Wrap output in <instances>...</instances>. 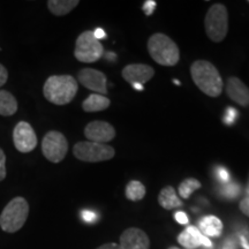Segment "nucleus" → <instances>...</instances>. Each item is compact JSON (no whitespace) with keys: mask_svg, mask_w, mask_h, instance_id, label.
Masks as SVG:
<instances>
[{"mask_svg":"<svg viewBox=\"0 0 249 249\" xmlns=\"http://www.w3.org/2000/svg\"><path fill=\"white\" fill-rule=\"evenodd\" d=\"M145 187L138 180H132L126 187V196L130 201H140L144 197Z\"/></svg>","mask_w":249,"mask_h":249,"instance_id":"412c9836","label":"nucleus"},{"mask_svg":"<svg viewBox=\"0 0 249 249\" xmlns=\"http://www.w3.org/2000/svg\"><path fill=\"white\" fill-rule=\"evenodd\" d=\"M29 214V204L26 198L18 196L8 202L0 214V227L7 233H15L22 229Z\"/></svg>","mask_w":249,"mask_h":249,"instance_id":"20e7f679","label":"nucleus"},{"mask_svg":"<svg viewBox=\"0 0 249 249\" xmlns=\"http://www.w3.org/2000/svg\"><path fill=\"white\" fill-rule=\"evenodd\" d=\"M238 117H239L238 110L234 107H230L225 110V113H224V117H223V121L224 124H227V126H232V124H235Z\"/></svg>","mask_w":249,"mask_h":249,"instance_id":"393cba45","label":"nucleus"},{"mask_svg":"<svg viewBox=\"0 0 249 249\" xmlns=\"http://www.w3.org/2000/svg\"><path fill=\"white\" fill-rule=\"evenodd\" d=\"M174 83H176V85H180V82H179V81H177V80H174Z\"/></svg>","mask_w":249,"mask_h":249,"instance_id":"58836bf2","label":"nucleus"},{"mask_svg":"<svg viewBox=\"0 0 249 249\" xmlns=\"http://www.w3.org/2000/svg\"><path fill=\"white\" fill-rule=\"evenodd\" d=\"M77 82L71 75H52L45 81L43 87L44 97L55 105H66L75 97Z\"/></svg>","mask_w":249,"mask_h":249,"instance_id":"f03ea898","label":"nucleus"},{"mask_svg":"<svg viewBox=\"0 0 249 249\" xmlns=\"http://www.w3.org/2000/svg\"><path fill=\"white\" fill-rule=\"evenodd\" d=\"M42 151L48 160L60 163L66 157L68 151V143L64 134L57 130L46 133L42 141Z\"/></svg>","mask_w":249,"mask_h":249,"instance_id":"6e6552de","label":"nucleus"},{"mask_svg":"<svg viewBox=\"0 0 249 249\" xmlns=\"http://www.w3.org/2000/svg\"><path fill=\"white\" fill-rule=\"evenodd\" d=\"M204 27L211 40L216 43L222 42L229 30V14L225 6L223 4L211 6L205 15Z\"/></svg>","mask_w":249,"mask_h":249,"instance_id":"39448f33","label":"nucleus"},{"mask_svg":"<svg viewBox=\"0 0 249 249\" xmlns=\"http://www.w3.org/2000/svg\"><path fill=\"white\" fill-rule=\"evenodd\" d=\"M192 79L202 92L218 97L223 91V80L217 68L207 60H196L191 67Z\"/></svg>","mask_w":249,"mask_h":249,"instance_id":"f257e3e1","label":"nucleus"},{"mask_svg":"<svg viewBox=\"0 0 249 249\" xmlns=\"http://www.w3.org/2000/svg\"><path fill=\"white\" fill-rule=\"evenodd\" d=\"M229 97L241 107L249 105V88L238 77H230L226 83Z\"/></svg>","mask_w":249,"mask_h":249,"instance_id":"4468645a","label":"nucleus"},{"mask_svg":"<svg viewBox=\"0 0 249 249\" xmlns=\"http://www.w3.org/2000/svg\"><path fill=\"white\" fill-rule=\"evenodd\" d=\"M218 192L226 200H235L241 194V186L238 182H229L220 186Z\"/></svg>","mask_w":249,"mask_h":249,"instance_id":"4be33fe9","label":"nucleus"},{"mask_svg":"<svg viewBox=\"0 0 249 249\" xmlns=\"http://www.w3.org/2000/svg\"><path fill=\"white\" fill-rule=\"evenodd\" d=\"M73 154L77 160L87 163H98L114 157L116 151L110 145L96 142H77L73 148Z\"/></svg>","mask_w":249,"mask_h":249,"instance_id":"423d86ee","label":"nucleus"},{"mask_svg":"<svg viewBox=\"0 0 249 249\" xmlns=\"http://www.w3.org/2000/svg\"><path fill=\"white\" fill-rule=\"evenodd\" d=\"M158 202L164 209L170 210L174 209V208H179L182 205V202L180 198H178L176 191H174L173 187H165L161 189L160 196H158Z\"/></svg>","mask_w":249,"mask_h":249,"instance_id":"a211bd4d","label":"nucleus"},{"mask_svg":"<svg viewBox=\"0 0 249 249\" xmlns=\"http://www.w3.org/2000/svg\"><path fill=\"white\" fill-rule=\"evenodd\" d=\"M203 238L204 235L202 234L200 230L196 229L195 226H188L185 231L178 236V241L180 245L183 246V247L193 249L202 246Z\"/></svg>","mask_w":249,"mask_h":249,"instance_id":"2eb2a0df","label":"nucleus"},{"mask_svg":"<svg viewBox=\"0 0 249 249\" xmlns=\"http://www.w3.org/2000/svg\"><path fill=\"white\" fill-rule=\"evenodd\" d=\"M18 111V101L11 92L0 89V116L11 117Z\"/></svg>","mask_w":249,"mask_h":249,"instance_id":"6ab92c4d","label":"nucleus"},{"mask_svg":"<svg viewBox=\"0 0 249 249\" xmlns=\"http://www.w3.org/2000/svg\"><path fill=\"white\" fill-rule=\"evenodd\" d=\"M81 217L86 223H95L97 220V213L91 210H83L81 213Z\"/></svg>","mask_w":249,"mask_h":249,"instance_id":"bb28decb","label":"nucleus"},{"mask_svg":"<svg viewBox=\"0 0 249 249\" xmlns=\"http://www.w3.org/2000/svg\"><path fill=\"white\" fill-rule=\"evenodd\" d=\"M246 195H247V197H249V180H248L247 187H246Z\"/></svg>","mask_w":249,"mask_h":249,"instance_id":"4c0bfd02","label":"nucleus"},{"mask_svg":"<svg viewBox=\"0 0 249 249\" xmlns=\"http://www.w3.org/2000/svg\"><path fill=\"white\" fill-rule=\"evenodd\" d=\"M104 49L102 43L95 38L92 31H85L77 37L74 57L81 62H95L103 57Z\"/></svg>","mask_w":249,"mask_h":249,"instance_id":"0eeeda50","label":"nucleus"},{"mask_svg":"<svg viewBox=\"0 0 249 249\" xmlns=\"http://www.w3.org/2000/svg\"><path fill=\"white\" fill-rule=\"evenodd\" d=\"M121 249H149L150 241L148 235L140 229H128L120 236Z\"/></svg>","mask_w":249,"mask_h":249,"instance_id":"ddd939ff","label":"nucleus"},{"mask_svg":"<svg viewBox=\"0 0 249 249\" xmlns=\"http://www.w3.org/2000/svg\"><path fill=\"white\" fill-rule=\"evenodd\" d=\"M240 210L249 217V197H246L240 202Z\"/></svg>","mask_w":249,"mask_h":249,"instance_id":"7c9ffc66","label":"nucleus"},{"mask_svg":"<svg viewBox=\"0 0 249 249\" xmlns=\"http://www.w3.org/2000/svg\"><path fill=\"white\" fill-rule=\"evenodd\" d=\"M97 249H121V247L116 244H105L101 246V247H98Z\"/></svg>","mask_w":249,"mask_h":249,"instance_id":"72a5a7b5","label":"nucleus"},{"mask_svg":"<svg viewBox=\"0 0 249 249\" xmlns=\"http://www.w3.org/2000/svg\"><path fill=\"white\" fill-rule=\"evenodd\" d=\"M13 142L18 151L27 154L37 147V136L31 124L20 121L13 130Z\"/></svg>","mask_w":249,"mask_h":249,"instance_id":"1a4fd4ad","label":"nucleus"},{"mask_svg":"<svg viewBox=\"0 0 249 249\" xmlns=\"http://www.w3.org/2000/svg\"><path fill=\"white\" fill-rule=\"evenodd\" d=\"M85 135L90 142L104 143L105 144L116 138V129L107 121L96 120L87 124Z\"/></svg>","mask_w":249,"mask_h":249,"instance_id":"9b49d317","label":"nucleus"},{"mask_svg":"<svg viewBox=\"0 0 249 249\" xmlns=\"http://www.w3.org/2000/svg\"><path fill=\"white\" fill-rule=\"evenodd\" d=\"M111 102L107 97H104L103 95L98 93H92L88 96V98L82 103V108L86 112H99L104 111L110 107Z\"/></svg>","mask_w":249,"mask_h":249,"instance_id":"dca6fc26","label":"nucleus"},{"mask_svg":"<svg viewBox=\"0 0 249 249\" xmlns=\"http://www.w3.org/2000/svg\"><path fill=\"white\" fill-rule=\"evenodd\" d=\"M222 249H236V244H235L234 239H232V238L226 239V241L224 242V246Z\"/></svg>","mask_w":249,"mask_h":249,"instance_id":"473e14b6","label":"nucleus"},{"mask_svg":"<svg viewBox=\"0 0 249 249\" xmlns=\"http://www.w3.org/2000/svg\"><path fill=\"white\" fill-rule=\"evenodd\" d=\"M79 4L80 1L77 0H50L48 1V7L52 14L62 17L73 11Z\"/></svg>","mask_w":249,"mask_h":249,"instance_id":"aec40b11","label":"nucleus"},{"mask_svg":"<svg viewBox=\"0 0 249 249\" xmlns=\"http://www.w3.org/2000/svg\"><path fill=\"white\" fill-rule=\"evenodd\" d=\"M7 80H8V71L6 70L4 65L0 64V88L7 82Z\"/></svg>","mask_w":249,"mask_h":249,"instance_id":"c85d7f7f","label":"nucleus"},{"mask_svg":"<svg viewBox=\"0 0 249 249\" xmlns=\"http://www.w3.org/2000/svg\"><path fill=\"white\" fill-rule=\"evenodd\" d=\"M170 249H178V248H177V247H171Z\"/></svg>","mask_w":249,"mask_h":249,"instance_id":"ea45409f","label":"nucleus"},{"mask_svg":"<svg viewBox=\"0 0 249 249\" xmlns=\"http://www.w3.org/2000/svg\"><path fill=\"white\" fill-rule=\"evenodd\" d=\"M201 188V182L194 178L185 179L179 186V194L182 198H188L193 192Z\"/></svg>","mask_w":249,"mask_h":249,"instance_id":"5701e85b","label":"nucleus"},{"mask_svg":"<svg viewBox=\"0 0 249 249\" xmlns=\"http://www.w3.org/2000/svg\"><path fill=\"white\" fill-rule=\"evenodd\" d=\"M214 177L222 185L231 182V174H230L229 170L224 166H216V169H214Z\"/></svg>","mask_w":249,"mask_h":249,"instance_id":"b1692460","label":"nucleus"},{"mask_svg":"<svg viewBox=\"0 0 249 249\" xmlns=\"http://www.w3.org/2000/svg\"><path fill=\"white\" fill-rule=\"evenodd\" d=\"M133 88L135 89V90H139V91H142L143 89V86L142 85H139V83H135V85H133Z\"/></svg>","mask_w":249,"mask_h":249,"instance_id":"e433bc0d","label":"nucleus"},{"mask_svg":"<svg viewBox=\"0 0 249 249\" xmlns=\"http://www.w3.org/2000/svg\"><path fill=\"white\" fill-rule=\"evenodd\" d=\"M107 60L113 61L114 59H116V54L112 53V52H108V53H107Z\"/></svg>","mask_w":249,"mask_h":249,"instance_id":"c9c22d12","label":"nucleus"},{"mask_svg":"<svg viewBox=\"0 0 249 249\" xmlns=\"http://www.w3.org/2000/svg\"><path fill=\"white\" fill-rule=\"evenodd\" d=\"M154 68L144 64H132L123 70V77L130 85H144L154 76Z\"/></svg>","mask_w":249,"mask_h":249,"instance_id":"f8f14e48","label":"nucleus"},{"mask_svg":"<svg viewBox=\"0 0 249 249\" xmlns=\"http://www.w3.org/2000/svg\"><path fill=\"white\" fill-rule=\"evenodd\" d=\"M240 244L244 249H249V242L244 234L240 235Z\"/></svg>","mask_w":249,"mask_h":249,"instance_id":"f704fd0d","label":"nucleus"},{"mask_svg":"<svg viewBox=\"0 0 249 249\" xmlns=\"http://www.w3.org/2000/svg\"><path fill=\"white\" fill-rule=\"evenodd\" d=\"M148 51L157 64L174 66L178 64L180 53L176 43L164 34H155L148 40Z\"/></svg>","mask_w":249,"mask_h":249,"instance_id":"7ed1b4c3","label":"nucleus"},{"mask_svg":"<svg viewBox=\"0 0 249 249\" xmlns=\"http://www.w3.org/2000/svg\"><path fill=\"white\" fill-rule=\"evenodd\" d=\"M143 11H144V13L148 15V17H150L154 13L155 8H156V1L154 0H147V1L143 4Z\"/></svg>","mask_w":249,"mask_h":249,"instance_id":"cd10ccee","label":"nucleus"},{"mask_svg":"<svg viewBox=\"0 0 249 249\" xmlns=\"http://www.w3.org/2000/svg\"><path fill=\"white\" fill-rule=\"evenodd\" d=\"M6 174H7V171H6V155L4 150L0 148V181H2L6 178Z\"/></svg>","mask_w":249,"mask_h":249,"instance_id":"a878e982","label":"nucleus"},{"mask_svg":"<svg viewBox=\"0 0 249 249\" xmlns=\"http://www.w3.org/2000/svg\"><path fill=\"white\" fill-rule=\"evenodd\" d=\"M174 218H176L177 222L182 224V225H185V224L189 222L188 216H187L185 213H182V211H178V213H176V214H174Z\"/></svg>","mask_w":249,"mask_h":249,"instance_id":"c756f323","label":"nucleus"},{"mask_svg":"<svg viewBox=\"0 0 249 249\" xmlns=\"http://www.w3.org/2000/svg\"><path fill=\"white\" fill-rule=\"evenodd\" d=\"M92 34L93 36H95V38L98 40H101L107 37V33H105V30L102 29V28H97V29H95V31H92Z\"/></svg>","mask_w":249,"mask_h":249,"instance_id":"2f4dec72","label":"nucleus"},{"mask_svg":"<svg viewBox=\"0 0 249 249\" xmlns=\"http://www.w3.org/2000/svg\"><path fill=\"white\" fill-rule=\"evenodd\" d=\"M200 230L208 236H219L223 231V224L214 216L203 217L198 222Z\"/></svg>","mask_w":249,"mask_h":249,"instance_id":"f3484780","label":"nucleus"},{"mask_svg":"<svg viewBox=\"0 0 249 249\" xmlns=\"http://www.w3.org/2000/svg\"><path fill=\"white\" fill-rule=\"evenodd\" d=\"M80 83L87 89L97 92L98 95H107V76L104 73L93 68H83L77 74Z\"/></svg>","mask_w":249,"mask_h":249,"instance_id":"9d476101","label":"nucleus"}]
</instances>
